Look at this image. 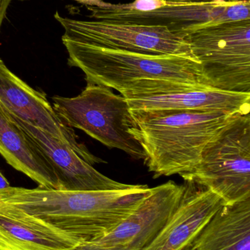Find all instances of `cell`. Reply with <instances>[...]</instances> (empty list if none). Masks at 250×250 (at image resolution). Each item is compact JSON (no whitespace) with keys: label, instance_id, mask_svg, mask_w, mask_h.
Wrapping results in <instances>:
<instances>
[{"label":"cell","instance_id":"obj_12","mask_svg":"<svg viewBox=\"0 0 250 250\" xmlns=\"http://www.w3.org/2000/svg\"><path fill=\"white\" fill-rule=\"evenodd\" d=\"M11 116L51 165L58 179L60 190H119L133 187L104 176L67 144L13 114Z\"/></svg>","mask_w":250,"mask_h":250},{"label":"cell","instance_id":"obj_19","mask_svg":"<svg viewBox=\"0 0 250 250\" xmlns=\"http://www.w3.org/2000/svg\"><path fill=\"white\" fill-rule=\"evenodd\" d=\"M9 187H10V185L8 180L6 179L5 176L3 175L1 170H0V190L8 188Z\"/></svg>","mask_w":250,"mask_h":250},{"label":"cell","instance_id":"obj_5","mask_svg":"<svg viewBox=\"0 0 250 250\" xmlns=\"http://www.w3.org/2000/svg\"><path fill=\"white\" fill-rule=\"evenodd\" d=\"M53 108L71 128H77L109 148H117L135 160H145L139 143L129 133L135 126L127 100L110 88L88 83L74 98L54 96Z\"/></svg>","mask_w":250,"mask_h":250},{"label":"cell","instance_id":"obj_21","mask_svg":"<svg viewBox=\"0 0 250 250\" xmlns=\"http://www.w3.org/2000/svg\"><path fill=\"white\" fill-rule=\"evenodd\" d=\"M184 250H194L193 248H192V245H190V246L188 247L187 248H186Z\"/></svg>","mask_w":250,"mask_h":250},{"label":"cell","instance_id":"obj_8","mask_svg":"<svg viewBox=\"0 0 250 250\" xmlns=\"http://www.w3.org/2000/svg\"><path fill=\"white\" fill-rule=\"evenodd\" d=\"M54 18L64 29L62 38L64 39L110 49L151 55L172 54L197 60L185 35L165 26L76 20L63 17L58 13Z\"/></svg>","mask_w":250,"mask_h":250},{"label":"cell","instance_id":"obj_7","mask_svg":"<svg viewBox=\"0 0 250 250\" xmlns=\"http://www.w3.org/2000/svg\"><path fill=\"white\" fill-rule=\"evenodd\" d=\"M192 178L225 204L250 198V115L237 114L207 144Z\"/></svg>","mask_w":250,"mask_h":250},{"label":"cell","instance_id":"obj_11","mask_svg":"<svg viewBox=\"0 0 250 250\" xmlns=\"http://www.w3.org/2000/svg\"><path fill=\"white\" fill-rule=\"evenodd\" d=\"M183 192L179 207L155 239L139 250H184L224 205L217 194L189 176H183Z\"/></svg>","mask_w":250,"mask_h":250},{"label":"cell","instance_id":"obj_17","mask_svg":"<svg viewBox=\"0 0 250 250\" xmlns=\"http://www.w3.org/2000/svg\"><path fill=\"white\" fill-rule=\"evenodd\" d=\"M74 250H118L114 248H108L98 245L96 242L92 241H88L79 244Z\"/></svg>","mask_w":250,"mask_h":250},{"label":"cell","instance_id":"obj_4","mask_svg":"<svg viewBox=\"0 0 250 250\" xmlns=\"http://www.w3.org/2000/svg\"><path fill=\"white\" fill-rule=\"evenodd\" d=\"M90 17L93 20L146 26H165L186 36L205 26L228 21L250 20V1L223 0L193 2L181 0H134L132 2H106L91 0Z\"/></svg>","mask_w":250,"mask_h":250},{"label":"cell","instance_id":"obj_20","mask_svg":"<svg viewBox=\"0 0 250 250\" xmlns=\"http://www.w3.org/2000/svg\"><path fill=\"white\" fill-rule=\"evenodd\" d=\"M181 1H193V2H202V1H211L214 0H181ZM229 2H239V1H250V0H223Z\"/></svg>","mask_w":250,"mask_h":250},{"label":"cell","instance_id":"obj_10","mask_svg":"<svg viewBox=\"0 0 250 250\" xmlns=\"http://www.w3.org/2000/svg\"><path fill=\"white\" fill-rule=\"evenodd\" d=\"M183 185L169 181L156 188L114 230L92 242L118 250H139L149 245L179 207Z\"/></svg>","mask_w":250,"mask_h":250},{"label":"cell","instance_id":"obj_1","mask_svg":"<svg viewBox=\"0 0 250 250\" xmlns=\"http://www.w3.org/2000/svg\"><path fill=\"white\" fill-rule=\"evenodd\" d=\"M151 192L139 185L105 191L9 187L0 190V210L41 231L81 244L114 230Z\"/></svg>","mask_w":250,"mask_h":250},{"label":"cell","instance_id":"obj_16","mask_svg":"<svg viewBox=\"0 0 250 250\" xmlns=\"http://www.w3.org/2000/svg\"><path fill=\"white\" fill-rule=\"evenodd\" d=\"M79 245L41 231L0 210V250H74Z\"/></svg>","mask_w":250,"mask_h":250},{"label":"cell","instance_id":"obj_18","mask_svg":"<svg viewBox=\"0 0 250 250\" xmlns=\"http://www.w3.org/2000/svg\"><path fill=\"white\" fill-rule=\"evenodd\" d=\"M13 0H0V27L7 13V8Z\"/></svg>","mask_w":250,"mask_h":250},{"label":"cell","instance_id":"obj_3","mask_svg":"<svg viewBox=\"0 0 250 250\" xmlns=\"http://www.w3.org/2000/svg\"><path fill=\"white\" fill-rule=\"evenodd\" d=\"M130 112L136 125L129 133L142 146L144 163L154 179L193 171L210 140L236 115L223 111Z\"/></svg>","mask_w":250,"mask_h":250},{"label":"cell","instance_id":"obj_15","mask_svg":"<svg viewBox=\"0 0 250 250\" xmlns=\"http://www.w3.org/2000/svg\"><path fill=\"white\" fill-rule=\"evenodd\" d=\"M192 245L194 250H250V198L224 204Z\"/></svg>","mask_w":250,"mask_h":250},{"label":"cell","instance_id":"obj_14","mask_svg":"<svg viewBox=\"0 0 250 250\" xmlns=\"http://www.w3.org/2000/svg\"><path fill=\"white\" fill-rule=\"evenodd\" d=\"M126 100L131 110L223 111L233 114H250V93L226 92L211 88Z\"/></svg>","mask_w":250,"mask_h":250},{"label":"cell","instance_id":"obj_2","mask_svg":"<svg viewBox=\"0 0 250 250\" xmlns=\"http://www.w3.org/2000/svg\"><path fill=\"white\" fill-rule=\"evenodd\" d=\"M62 41L69 65L82 70L87 83L115 89L126 99L210 88L199 62L189 57L151 55Z\"/></svg>","mask_w":250,"mask_h":250},{"label":"cell","instance_id":"obj_13","mask_svg":"<svg viewBox=\"0 0 250 250\" xmlns=\"http://www.w3.org/2000/svg\"><path fill=\"white\" fill-rule=\"evenodd\" d=\"M0 154L12 167L45 189H60L48 160L0 104Z\"/></svg>","mask_w":250,"mask_h":250},{"label":"cell","instance_id":"obj_6","mask_svg":"<svg viewBox=\"0 0 250 250\" xmlns=\"http://www.w3.org/2000/svg\"><path fill=\"white\" fill-rule=\"evenodd\" d=\"M185 38L210 88L250 93V20L209 25Z\"/></svg>","mask_w":250,"mask_h":250},{"label":"cell","instance_id":"obj_9","mask_svg":"<svg viewBox=\"0 0 250 250\" xmlns=\"http://www.w3.org/2000/svg\"><path fill=\"white\" fill-rule=\"evenodd\" d=\"M0 104L22 121L67 144L91 166L105 163L79 142L73 128L56 114L44 92L35 90L10 71L0 59Z\"/></svg>","mask_w":250,"mask_h":250}]
</instances>
